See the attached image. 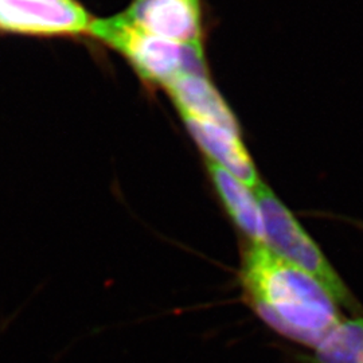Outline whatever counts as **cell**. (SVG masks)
I'll return each instance as SVG.
<instances>
[{"instance_id":"52a82bcc","label":"cell","mask_w":363,"mask_h":363,"mask_svg":"<svg viewBox=\"0 0 363 363\" xmlns=\"http://www.w3.org/2000/svg\"><path fill=\"white\" fill-rule=\"evenodd\" d=\"M210 181L234 226L253 244H265V225L256 194L244 182L206 160Z\"/></svg>"},{"instance_id":"5b68a950","label":"cell","mask_w":363,"mask_h":363,"mask_svg":"<svg viewBox=\"0 0 363 363\" xmlns=\"http://www.w3.org/2000/svg\"><path fill=\"white\" fill-rule=\"evenodd\" d=\"M183 121L208 162L226 169L249 187L255 189L259 184L261 181L255 162L242 143L240 132L191 117H183Z\"/></svg>"},{"instance_id":"ba28073f","label":"cell","mask_w":363,"mask_h":363,"mask_svg":"<svg viewBox=\"0 0 363 363\" xmlns=\"http://www.w3.org/2000/svg\"><path fill=\"white\" fill-rule=\"evenodd\" d=\"M310 363H363V316L342 320L313 349Z\"/></svg>"},{"instance_id":"277c9868","label":"cell","mask_w":363,"mask_h":363,"mask_svg":"<svg viewBox=\"0 0 363 363\" xmlns=\"http://www.w3.org/2000/svg\"><path fill=\"white\" fill-rule=\"evenodd\" d=\"M123 16L132 25L179 43H203L202 0H132Z\"/></svg>"},{"instance_id":"8992f818","label":"cell","mask_w":363,"mask_h":363,"mask_svg":"<svg viewBox=\"0 0 363 363\" xmlns=\"http://www.w3.org/2000/svg\"><path fill=\"white\" fill-rule=\"evenodd\" d=\"M166 91L182 117H191L240 132L238 121L230 106L216 89L208 74H184L177 78Z\"/></svg>"},{"instance_id":"3957f363","label":"cell","mask_w":363,"mask_h":363,"mask_svg":"<svg viewBox=\"0 0 363 363\" xmlns=\"http://www.w3.org/2000/svg\"><path fill=\"white\" fill-rule=\"evenodd\" d=\"M255 194L265 225V245L312 276L320 286H325L337 306L352 312L354 316H361L362 306L354 298L346 283L323 255V250L298 223L296 217L262 182L255 187Z\"/></svg>"},{"instance_id":"7a4b0ae2","label":"cell","mask_w":363,"mask_h":363,"mask_svg":"<svg viewBox=\"0 0 363 363\" xmlns=\"http://www.w3.org/2000/svg\"><path fill=\"white\" fill-rule=\"evenodd\" d=\"M89 37L118 52L144 82L167 89L184 74H208L203 43H179L132 25L123 13L94 18Z\"/></svg>"},{"instance_id":"6da1fadb","label":"cell","mask_w":363,"mask_h":363,"mask_svg":"<svg viewBox=\"0 0 363 363\" xmlns=\"http://www.w3.org/2000/svg\"><path fill=\"white\" fill-rule=\"evenodd\" d=\"M240 283L265 325L307 347L315 349L342 322L325 286L265 244L249 242L242 249Z\"/></svg>"}]
</instances>
